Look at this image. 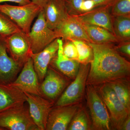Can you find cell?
I'll use <instances>...</instances> for the list:
<instances>
[{
  "label": "cell",
  "mask_w": 130,
  "mask_h": 130,
  "mask_svg": "<svg viewBox=\"0 0 130 130\" xmlns=\"http://www.w3.org/2000/svg\"><path fill=\"white\" fill-rule=\"evenodd\" d=\"M93 58L87 84H98L124 78L130 73V63L109 44L88 43Z\"/></svg>",
  "instance_id": "obj_1"
},
{
  "label": "cell",
  "mask_w": 130,
  "mask_h": 130,
  "mask_svg": "<svg viewBox=\"0 0 130 130\" xmlns=\"http://www.w3.org/2000/svg\"><path fill=\"white\" fill-rule=\"evenodd\" d=\"M42 9L31 2L19 6L0 4V11L7 16L27 35L30 31L32 21Z\"/></svg>",
  "instance_id": "obj_2"
},
{
  "label": "cell",
  "mask_w": 130,
  "mask_h": 130,
  "mask_svg": "<svg viewBox=\"0 0 130 130\" xmlns=\"http://www.w3.org/2000/svg\"><path fill=\"white\" fill-rule=\"evenodd\" d=\"M0 128L3 130H40L24 105L0 112Z\"/></svg>",
  "instance_id": "obj_3"
},
{
  "label": "cell",
  "mask_w": 130,
  "mask_h": 130,
  "mask_svg": "<svg viewBox=\"0 0 130 130\" xmlns=\"http://www.w3.org/2000/svg\"><path fill=\"white\" fill-rule=\"evenodd\" d=\"M37 17L27 35L31 50L34 53L42 51L54 40L59 38L55 31L47 25L43 9Z\"/></svg>",
  "instance_id": "obj_4"
},
{
  "label": "cell",
  "mask_w": 130,
  "mask_h": 130,
  "mask_svg": "<svg viewBox=\"0 0 130 130\" xmlns=\"http://www.w3.org/2000/svg\"><path fill=\"white\" fill-rule=\"evenodd\" d=\"M86 97L94 128L110 129V118L107 107L100 94L90 84L87 85Z\"/></svg>",
  "instance_id": "obj_5"
},
{
  "label": "cell",
  "mask_w": 130,
  "mask_h": 130,
  "mask_svg": "<svg viewBox=\"0 0 130 130\" xmlns=\"http://www.w3.org/2000/svg\"><path fill=\"white\" fill-rule=\"evenodd\" d=\"M89 67L88 64L80 67L74 81L58 99L55 107L71 105L81 99L84 90Z\"/></svg>",
  "instance_id": "obj_6"
},
{
  "label": "cell",
  "mask_w": 130,
  "mask_h": 130,
  "mask_svg": "<svg viewBox=\"0 0 130 130\" xmlns=\"http://www.w3.org/2000/svg\"><path fill=\"white\" fill-rule=\"evenodd\" d=\"M29 105L31 117L40 130H46L49 114L53 102L41 96L24 93Z\"/></svg>",
  "instance_id": "obj_7"
},
{
  "label": "cell",
  "mask_w": 130,
  "mask_h": 130,
  "mask_svg": "<svg viewBox=\"0 0 130 130\" xmlns=\"http://www.w3.org/2000/svg\"><path fill=\"white\" fill-rule=\"evenodd\" d=\"M10 84L24 93L43 96L40 89L41 83L31 57L24 64L18 76Z\"/></svg>",
  "instance_id": "obj_8"
},
{
  "label": "cell",
  "mask_w": 130,
  "mask_h": 130,
  "mask_svg": "<svg viewBox=\"0 0 130 130\" xmlns=\"http://www.w3.org/2000/svg\"><path fill=\"white\" fill-rule=\"evenodd\" d=\"M5 42L10 57L23 68L32 52L27 35L21 31L10 36Z\"/></svg>",
  "instance_id": "obj_9"
},
{
  "label": "cell",
  "mask_w": 130,
  "mask_h": 130,
  "mask_svg": "<svg viewBox=\"0 0 130 130\" xmlns=\"http://www.w3.org/2000/svg\"><path fill=\"white\" fill-rule=\"evenodd\" d=\"M100 93L106 106L109 109L112 121L118 128H120L129 115L130 112L119 100L108 84H105L100 88Z\"/></svg>",
  "instance_id": "obj_10"
},
{
  "label": "cell",
  "mask_w": 130,
  "mask_h": 130,
  "mask_svg": "<svg viewBox=\"0 0 130 130\" xmlns=\"http://www.w3.org/2000/svg\"><path fill=\"white\" fill-rule=\"evenodd\" d=\"M77 105L55 107L48 117L46 130H66L78 111Z\"/></svg>",
  "instance_id": "obj_11"
},
{
  "label": "cell",
  "mask_w": 130,
  "mask_h": 130,
  "mask_svg": "<svg viewBox=\"0 0 130 130\" xmlns=\"http://www.w3.org/2000/svg\"><path fill=\"white\" fill-rule=\"evenodd\" d=\"M67 84L64 77L49 65L44 79L40 85L43 96L50 100H55L62 92Z\"/></svg>",
  "instance_id": "obj_12"
},
{
  "label": "cell",
  "mask_w": 130,
  "mask_h": 130,
  "mask_svg": "<svg viewBox=\"0 0 130 130\" xmlns=\"http://www.w3.org/2000/svg\"><path fill=\"white\" fill-rule=\"evenodd\" d=\"M54 31L62 40H80L91 43L83 24L74 16L70 15Z\"/></svg>",
  "instance_id": "obj_13"
},
{
  "label": "cell",
  "mask_w": 130,
  "mask_h": 130,
  "mask_svg": "<svg viewBox=\"0 0 130 130\" xmlns=\"http://www.w3.org/2000/svg\"><path fill=\"white\" fill-rule=\"evenodd\" d=\"M58 48L57 38L42 51L36 53L31 52L30 54L34 68L41 83L44 79L51 61L57 54Z\"/></svg>",
  "instance_id": "obj_14"
},
{
  "label": "cell",
  "mask_w": 130,
  "mask_h": 130,
  "mask_svg": "<svg viewBox=\"0 0 130 130\" xmlns=\"http://www.w3.org/2000/svg\"><path fill=\"white\" fill-rule=\"evenodd\" d=\"M110 6H107L95 8L88 12L73 16L83 24L102 27L113 34Z\"/></svg>",
  "instance_id": "obj_15"
},
{
  "label": "cell",
  "mask_w": 130,
  "mask_h": 130,
  "mask_svg": "<svg viewBox=\"0 0 130 130\" xmlns=\"http://www.w3.org/2000/svg\"><path fill=\"white\" fill-rule=\"evenodd\" d=\"M22 68L8 55L5 40L0 39V83H12Z\"/></svg>",
  "instance_id": "obj_16"
},
{
  "label": "cell",
  "mask_w": 130,
  "mask_h": 130,
  "mask_svg": "<svg viewBox=\"0 0 130 130\" xmlns=\"http://www.w3.org/2000/svg\"><path fill=\"white\" fill-rule=\"evenodd\" d=\"M43 11L47 25L54 30L70 16L64 0H49Z\"/></svg>",
  "instance_id": "obj_17"
},
{
  "label": "cell",
  "mask_w": 130,
  "mask_h": 130,
  "mask_svg": "<svg viewBox=\"0 0 130 130\" xmlns=\"http://www.w3.org/2000/svg\"><path fill=\"white\" fill-rule=\"evenodd\" d=\"M26 102L23 91L10 84L0 83V112L21 106Z\"/></svg>",
  "instance_id": "obj_18"
},
{
  "label": "cell",
  "mask_w": 130,
  "mask_h": 130,
  "mask_svg": "<svg viewBox=\"0 0 130 130\" xmlns=\"http://www.w3.org/2000/svg\"><path fill=\"white\" fill-rule=\"evenodd\" d=\"M59 48L56 56L51 61L50 64L55 67L66 76L73 78L76 76L80 67L78 61L68 58L63 53V41L58 38Z\"/></svg>",
  "instance_id": "obj_19"
},
{
  "label": "cell",
  "mask_w": 130,
  "mask_h": 130,
  "mask_svg": "<svg viewBox=\"0 0 130 130\" xmlns=\"http://www.w3.org/2000/svg\"><path fill=\"white\" fill-rule=\"evenodd\" d=\"M91 42L110 44L119 42L113 33L105 28L88 24H83Z\"/></svg>",
  "instance_id": "obj_20"
},
{
  "label": "cell",
  "mask_w": 130,
  "mask_h": 130,
  "mask_svg": "<svg viewBox=\"0 0 130 130\" xmlns=\"http://www.w3.org/2000/svg\"><path fill=\"white\" fill-rule=\"evenodd\" d=\"M113 34L120 41H129L130 16H112Z\"/></svg>",
  "instance_id": "obj_21"
},
{
  "label": "cell",
  "mask_w": 130,
  "mask_h": 130,
  "mask_svg": "<svg viewBox=\"0 0 130 130\" xmlns=\"http://www.w3.org/2000/svg\"><path fill=\"white\" fill-rule=\"evenodd\" d=\"M108 83H107L113 90L119 100L130 112V93L129 86L126 83L119 79Z\"/></svg>",
  "instance_id": "obj_22"
},
{
  "label": "cell",
  "mask_w": 130,
  "mask_h": 130,
  "mask_svg": "<svg viewBox=\"0 0 130 130\" xmlns=\"http://www.w3.org/2000/svg\"><path fill=\"white\" fill-rule=\"evenodd\" d=\"M21 31L7 16L0 11V39L5 40L14 33Z\"/></svg>",
  "instance_id": "obj_23"
},
{
  "label": "cell",
  "mask_w": 130,
  "mask_h": 130,
  "mask_svg": "<svg viewBox=\"0 0 130 130\" xmlns=\"http://www.w3.org/2000/svg\"><path fill=\"white\" fill-rule=\"evenodd\" d=\"M75 44L78 54V61L83 64H88L93 58L92 48L88 43L77 40H71Z\"/></svg>",
  "instance_id": "obj_24"
},
{
  "label": "cell",
  "mask_w": 130,
  "mask_h": 130,
  "mask_svg": "<svg viewBox=\"0 0 130 130\" xmlns=\"http://www.w3.org/2000/svg\"><path fill=\"white\" fill-rule=\"evenodd\" d=\"M112 16H130V0H114L110 6Z\"/></svg>",
  "instance_id": "obj_25"
},
{
  "label": "cell",
  "mask_w": 130,
  "mask_h": 130,
  "mask_svg": "<svg viewBox=\"0 0 130 130\" xmlns=\"http://www.w3.org/2000/svg\"><path fill=\"white\" fill-rule=\"evenodd\" d=\"M89 129L88 117L83 110L77 112L74 115L67 129L87 130Z\"/></svg>",
  "instance_id": "obj_26"
},
{
  "label": "cell",
  "mask_w": 130,
  "mask_h": 130,
  "mask_svg": "<svg viewBox=\"0 0 130 130\" xmlns=\"http://www.w3.org/2000/svg\"><path fill=\"white\" fill-rule=\"evenodd\" d=\"M64 41L65 43H64L63 41V54L70 59L78 60V54L75 44L71 40H65Z\"/></svg>",
  "instance_id": "obj_27"
},
{
  "label": "cell",
  "mask_w": 130,
  "mask_h": 130,
  "mask_svg": "<svg viewBox=\"0 0 130 130\" xmlns=\"http://www.w3.org/2000/svg\"><path fill=\"white\" fill-rule=\"evenodd\" d=\"M84 0H65L68 12L71 16L80 14V7Z\"/></svg>",
  "instance_id": "obj_28"
},
{
  "label": "cell",
  "mask_w": 130,
  "mask_h": 130,
  "mask_svg": "<svg viewBox=\"0 0 130 130\" xmlns=\"http://www.w3.org/2000/svg\"><path fill=\"white\" fill-rule=\"evenodd\" d=\"M96 7L92 0H84L80 7V14L90 11Z\"/></svg>",
  "instance_id": "obj_29"
},
{
  "label": "cell",
  "mask_w": 130,
  "mask_h": 130,
  "mask_svg": "<svg viewBox=\"0 0 130 130\" xmlns=\"http://www.w3.org/2000/svg\"><path fill=\"white\" fill-rule=\"evenodd\" d=\"M117 47L116 51L128 56L130 55V42L129 41H121Z\"/></svg>",
  "instance_id": "obj_30"
},
{
  "label": "cell",
  "mask_w": 130,
  "mask_h": 130,
  "mask_svg": "<svg viewBox=\"0 0 130 130\" xmlns=\"http://www.w3.org/2000/svg\"><path fill=\"white\" fill-rule=\"evenodd\" d=\"M95 3L96 7L111 6L114 0H92Z\"/></svg>",
  "instance_id": "obj_31"
},
{
  "label": "cell",
  "mask_w": 130,
  "mask_h": 130,
  "mask_svg": "<svg viewBox=\"0 0 130 130\" xmlns=\"http://www.w3.org/2000/svg\"><path fill=\"white\" fill-rule=\"evenodd\" d=\"M5 2H11L18 3L19 5H24L31 2L30 0H0V4Z\"/></svg>",
  "instance_id": "obj_32"
},
{
  "label": "cell",
  "mask_w": 130,
  "mask_h": 130,
  "mask_svg": "<svg viewBox=\"0 0 130 130\" xmlns=\"http://www.w3.org/2000/svg\"><path fill=\"white\" fill-rule=\"evenodd\" d=\"M120 129L124 130H130V115L128 116L121 125Z\"/></svg>",
  "instance_id": "obj_33"
},
{
  "label": "cell",
  "mask_w": 130,
  "mask_h": 130,
  "mask_svg": "<svg viewBox=\"0 0 130 130\" xmlns=\"http://www.w3.org/2000/svg\"><path fill=\"white\" fill-rule=\"evenodd\" d=\"M49 0H31V2L43 8Z\"/></svg>",
  "instance_id": "obj_34"
},
{
  "label": "cell",
  "mask_w": 130,
  "mask_h": 130,
  "mask_svg": "<svg viewBox=\"0 0 130 130\" xmlns=\"http://www.w3.org/2000/svg\"><path fill=\"white\" fill-rule=\"evenodd\" d=\"M0 130H3V129H2L1 128H0Z\"/></svg>",
  "instance_id": "obj_35"
},
{
  "label": "cell",
  "mask_w": 130,
  "mask_h": 130,
  "mask_svg": "<svg viewBox=\"0 0 130 130\" xmlns=\"http://www.w3.org/2000/svg\"><path fill=\"white\" fill-rule=\"evenodd\" d=\"M64 1H65V0H64Z\"/></svg>",
  "instance_id": "obj_36"
}]
</instances>
